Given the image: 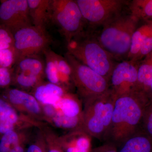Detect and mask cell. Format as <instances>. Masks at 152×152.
<instances>
[{
  "mask_svg": "<svg viewBox=\"0 0 152 152\" xmlns=\"http://www.w3.org/2000/svg\"><path fill=\"white\" fill-rule=\"evenodd\" d=\"M150 104L146 93L139 90L116 97L110 124L103 141L119 148L141 132L144 115Z\"/></svg>",
  "mask_w": 152,
  "mask_h": 152,
  "instance_id": "cell-1",
  "label": "cell"
},
{
  "mask_svg": "<svg viewBox=\"0 0 152 152\" xmlns=\"http://www.w3.org/2000/svg\"><path fill=\"white\" fill-rule=\"evenodd\" d=\"M139 21L130 14L121 12L103 25L98 40L114 60L127 57Z\"/></svg>",
  "mask_w": 152,
  "mask_h": 152,
  "instance_id": "cell-2",
  "label": "cell"
},
{
  "mask_svg": "<svg viewBox=\"0 0 152 152\" xmlns=\"http://www.w3.org/2000/svg\"><path fill=\"white\" fill-rule=\"evenodd\" d=\"M67 50L68 53L110 82L116 65L115 60L101 45L98 39L81 34L67 44Z\"/></svg>",
  "mask_w": 152,
  "mask_h": 152,
  "instance_id": "cell-3",
  "label": "cell"
},
{
  "mask_svg": "<svg viewBox=\"0 0 152 152\" xmlns=\"http://www.w3.org/2000/svg\"><path fill=\"white\" fill-rule=\"evenodd\" d=\"M115 97L110 89L104 94L83 102L80 129L103 140L111 121Z\"/></svg>",
  "mask_w": 152,
  "mask_h": 152,
  "instance_id": "cell-4",
  "label": "cell"
},
{
  "mask_svg": "<svg viewBox=\"0 0 152 152\" xmlns=\"http://www.w3.org/2000/svg\"><path fill=\"white\" fill-rule=\"evenodd\" d=\"M65 58L72 69L71 79L83 102L104 94L110 89V82L67 53Z\"/></svg>",
  "mask_w": 152,
  "mask_h": 152,
  "instance_id": "cell-5",
  "label": "cell"
},
{
  "mask_svg": "<svg viewBox=\"0 0 152 152\" xmlns=\"http://www.w3.org/2000/svg\"><path fill=\"white\" fill-rule=\"evenodd\" d=\"M51 21L59 27L68 44L81 34L84 19L76 1L52 0Z\"/></svg>",
  "mask_w": 152,
  "mask_h": 152,
  "instance_id": "cell-6",
  "label": "cell"
},
{
  "mask_svg": "<svg viewBox=\"0 0 152 152\" xmlns=\"http://www.w3.org/2000/svg\"><path fill=\"white\" fill-rule=\"evenodd\" d=\"M14 38L15 63L23 58L44 52L51 42L46 30L34 26L17 31L14 34Z\"/></svg>",
  "mask_w": 152,
  "mask_h": 152,
  "instance_id": "cell-7",
  "label": "cell"
},
{
  "mask_svg": "<svg viewBox=\"0 0 152 152\" xmlns=\"http://www.w3.org/2000/svg\"><path fill=\"white\" fill-rule=\"evenodd\" d=\"M84 20L94 26H102L122 12L124 0H77Z\"/></svg>",
  "mask_w": 152,
  "mask_h": 152,
  "instance_id": "cell-8",
  "label": "cell"
},
{
  "mask_svg": "<svg viewBox=\"0 0 152 152\" xmlns=\"http://www.w3.org/2000/svg\"><path fill=\"white\" fill-rule=\"evenodd\" d=\"M0 24L14 34L33 26L30 17L28 0H4L0 4Z\"/></svg>",
  "mask_w": 152,
  "mask_h": 152,
  "instance_id": "cell-9",
  "label": "cell"
},
{
  "mask_svg": "<svg viewBox=\"0 0 152 152\" xmlns=\"http://www.w3.org/2000/svg\"><path fill=\"white\" fill-rule=\"evenodd\" d=\"M138 68L137 63L129 61L115 65L110 80V89L115 97L137 90Z\"/></svg>",
  "mask_w": 152,
  "mask_h": 152,
  "instance_id": "cell-10",
  "label": "cell"
},
{
  "mask_svg": "<svg viewBox=\"0 0 152 152\" xmlns=\"http://www.w3.org/2000/svg\"><path fill=\"white\" fill-rule=\"evenodd\" d=\"M1 95L20 113L45 123L42 106L33 94L18 89L8 88Z\"/></svg>",
  "mask_w": 152,
  "mask_h": 152,
  "instance_id": "cell-11",
  "label": "cell"
},
{
  "mask_svg": "<svg viewBox=\"0 0 152 152\" xmlns=\"http://www.w3.org/2000/svg\"><path fill=\"white\" fill-rule=\"evenodd\" d=\"M45 124L19 113L0 94V140L9 131L40 128Z\"/></svg>",
  "mask_w": 152,
  "mask_h": 152,
  "instance_id": "cell-12",
  "label": "cell"
},
{
  "mask_svg": "<svg viewBox=\"0 0 152 152\" xmlns=\"http://www.w3.org/2000/svg\"><path fill=\"white\" fill-rule=\"evenodd\" d=\"M91 137L80 129L58 136L60 145L64 152H90Z\"/></svg>",
  "mask_w": 152,
  "mask_h": 152,
  "instance_id": "cell-13",
  "label": "cell"
},
{
  "mask_svg": "<svg viewBox=\"0 0 152 152\" xmlns=\"http://www.w3.org/2000/svg\"><path fill=\"white\" fill-rule=\"evenodd\" d=\"M45 122L53 126L69 131L80 129L81 124L82 115L70 118L57 111L52 105L42 106Z\"/></svg>",
  "mask_w": 152,
  "mask_h": 152,
  "instance_id": "cell-14",
  "label": "cell"
},
{
  "mask_svg": "<svg viewBox=\"0 0 152 152\" xmlns=\"http://www.w3.org/2000/svg\"><path fill=\"white\" fill-rule=\"evenodd\" d=\"M28 3L33 26L46 30L51 21L52 0H28Z\"/></svg>",
  "mask_w": 152,
  "mask_h": 152,
  "instance_id": "cell-15",
  "label": "cell"
},
{
  "mask_svg": "<svg viewBox=\"0 0 152 152\" xmlns=\"http://www.w3.org/2000/svg\"><path fill=\"white\" fill-rule=\"evenodd\" d=\"M65 94L61 86L49 83L38 85L33 95L41 105L53 106Z\"/></svg>",
  "mask_w": 152,
  "mask_h": 152,
  "instance_id": "cell-16",
  "label": "cell"
},
{
  "mask_svg": "<svg viewBox=\"0 0 152 152\" xmlns=\"http://www.w3.org/2000/svg\"><path fill=\"white\" fill-rule=\"evenodd\" d=\"M118 152H152V140L141 132L125 142Z\"/></svg>",
  "mask_w": 152,
  "mask_h": 152,
  "instance_id": "cell-17",
  "label": "cell"
},
{
  "mask_svg": "<svg viewBox=\"0 0 152 152\" xmlns=\"http://www.w3.org/2000/svg\"><path fill=\"white\" fill-rule=\"evenodd\" d=\"M29 129L14 130L6 133L0 140V152H10L19 144L30 142L31 137L28 132Z\"/></svg>",
  "mask_w": 152,
  "mask_h": 152,
  "instance_id": "cell-18",
  "label": "cell"
},
{
  "mask_svg": "<svg viewBox=\"0 0 152 152\" xmlns=\"http://www.w3.org/2000/svg\"><path fill=\"white\" fill-rule=\"evenodd\" d=\"M143 59L138 68L137 90L146 93L152 83V51Z\"/></svg>",
  "mask_w": 152,
  "mask_h": 152,
  "instance_id": "cell-19",
  "label": "cell"
},
{
  "mask_svg": "<svg viewBox=\"0 0 152 152\" xmlns=\"http://www.w3.org/2000/svg\"><path fill=\"white\" fill-rule=\"evenodd\" d=\"M53 106L59 113L70 118L81 115L83 113L80 104L78 101L66 94Z\"/></svg>",
  "mask_w": 152,
  "mask_h": 152,
  "instance_id": "cell-20",
  "label": "cell"
},
{
  "mask_svg": "<svg viewBox=\"0 0 152 152\" xmlns=\"http://www.w3.org/2000/svg\"><path fill=\"white\" fill-rule=\"evenodd\" d=\"M152 30V21H148L147 24L137 28L132 37L130 48L127 56L128 61L134 63L144 39Z\"/></svg>",
  "mask_w": 152,
  "mask_h": 152,
  "instance_id": "cell-21",
  "label": "cell"
},
{
  "mask_svg": "<svg viewBox=\"0 0 152 152\" xmlns=\"http://www.w3.org/2000/svg\"><path fill=\"white\" fill-rule=\"evenodd\" d=\"M18 72L42 77L45 72L43 63L34 56L25 57L17 61Z\"/></svg>",
  "mask_w": 152,
  "mask_h": 152,
  "instance_id": "cell-22",
  "label": "cell"
},
{
  "mask_svg": "<svg viewBox=\"0 0 152 152\" xmlns=\"http://www.w3.org/2000/svg\"><path fill=\"white\" fill-rule=\"evenodd\" d=\"M130 14L137 20H148L152 18V0H134L129 6Z\"/></svg>",
  "mask_w": 152,
  "mask_h": 152,
  "instance_id": "cell-23",
  "label": "cell"
},
{
  "mask_svg": "<svg viewBox=\"0 0 152 152\" xmlns=\"http://www.w3.org/2000/svg\"><path fill=\"white\" fill-rule=\"evenodd\" d=\"M44 53L45 56L46 62L45 73L47 79L49 83L61 86L59 74L54 57V52L47 49Z\"/></svg>",
  "mask_w": 152,
  "mask_h": 152,
  "instance_id": "cell-24",
  "label": "cell"
},
{
  "mask_svg": "<svg viewBox=\"0 0 152 152\" xmlns=\"http://www.w3.org/2000/svg\"><path fill=\"white\" fill-rule=\"evenodd\" d=\"M40 129L45 140L47 152H64L59 142L58 136L50 127L46 124Z\"/></svg>",
  "mask_w": 152,
  "mask_h": 152,
  "instance_id": "cell-25",
  "label": "cell"
},
{
  "mask_svg": "<svg viewBox=\"0 0 152 152\" xmlns=\"http://www.w3.org/2000/svg\"><path fill=\"white\" fill-rule=\"evenodd\" d=\"M42 77L22 72H17L14 75L12 83L24 88H35L42 83Z\"/></svg>",
  "mask_w": 152,
  "mask_h": 152,
  "instance_id": "cell-26",
  "label": "cell"
},
{
  "mask_svg": "<svg viewBox=\"0 0 152 152\" xmlns=\"http://www.w3.org/2000/svg\"><path fill=\"white\" fill-rule=\"evenodd\" d=\"M53 55L59 74L61 84L62 83L66 82L69 77L71 79L72 69L70 66L67 61L65 58H64L62 57L57 54L54 52Z\"/></svg>",
  "mask_w": 152,
  "mask_h": 152,
  "instance_id": "cell-27",
  "label": "cell"
},
{
  "mask_svg": "<svg viewBox=\"0 0 152 152\" xmlns=\"http://www.w3.org/2000/svg\"><path fill=\"white\" fill-rule=\"evenodd\" d=\"M26 152H47L45 140L40 128L37 134L30 141Z\"/></svg>",
  "mask_w": 152,
  "mask_h": 152,
  "instance_id": "cell-28",
  "label": "cell"
},
{
  "mask_svg": "<svg viewBox=\"0 0 152 152\" xmlns=\"http://www.w3.org/2000/svg\"><path fill=\"white\" fill-rule=\"evenodd\" d=\"M141 132L152 140V102H151L144 115Z\"/></svg>",
  "mask_w": 152,
  "mask_h": 152,
  "instance_id": "cell-29",
  "label": "cell"
},
{
  "mask_svg": "<svg viewBox=\"0 0 152 152\" xmlns=\"http://www.w3.org/2000/svg\"><path fill=\"white\" fill-rule=\"evenodd\" d=\"M15 63V55L13 49L0 50V68H10Z\"/></svg>",
  "mask_w": 152,
  "mask_h": 152,
  "instance_id": "cell-30",
  "label": "cell"
},
{
  "mask_svg": "<svg viewBox=\"0 0 152 152\" xmlns=\"http://www.w3.org/2000/svg\"><path fill=\"white\" fill-rule=\"evenodd\" d=\"M152 51V30L147 35L143 42L138 54L134 63H137L143 59L147 55Z\"/></svg>",
  "mask_w": 152,
  "mask_h": 152,
  "instance_id": "cell-31",
  "label": "cell"
},
{
  "mask_svg": "<svg viewBox=\"0 0 152 152\" xmlns=\"http://www.w3.org/2000/svg\"><path fill=\"white\" fill-rule=\"evenodd\" d=\"M13 76L10 68H0V88H8L12 84Z\"/></svg>",
  "mask_w": 152,
  "mask_h": 152,
  "instance_id": "cell-32",
  "label": "cell"
},
{
  "mask_svg": "<svg viewBox=\"0 0 152 152\" xmlns=\"http://www.w3.org/2000/svg\"><path fill=\"white\" fill-rule=\"evenodd\" d=\"M0 43L8 44L13 47L14 48V34L7 28L1 24H0Z\"/></svg>",
  "mask_w": 152,
  "mask_h": 152,
  "instance_id": "cell-33",
  "label": "cell"
},
{
  "mask_svg": "<svg viewBox=\"0 0 152 152\" xmlns=\"http://www.w3.org/2000/svg\"><path fill=\"white\" fill-rule=\"evenodd\" d=\"M118 148L111 144L105 142L102 145L92 149L90 152H118Z\"/></svg>",
  "mask_w": 152,
  "mask_h": 152,
  "instance_id": "cell-34",
  "label": "cell"
},
{
  "mask_svg": "<svg viewBox=\"0 0 152 152\" xmlns=\"http://www.w3.org/2000/svg\"><path fill=\"white\" fill-rule=\"evenodd\" d=\"M146 94L149 99L150 102H152V83L147 90Z\"/></svg>",
  "mask_w": 152,
  "mask_h": 152,
  "instance_id": "cell-35",
  "label": "cell"
}]
</instances>
